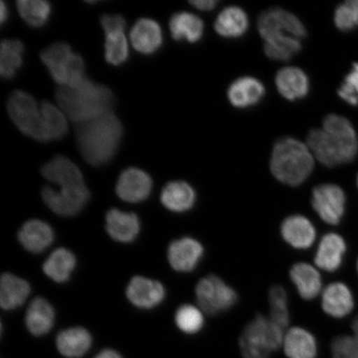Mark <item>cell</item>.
Wrapping results in <instances>:
<instances>
[{"label":"cell","mask_w":358,"mask_h":358,"mask_svg":"<svg viewBox=\"0 0 358 358\" xmlns=\"http://www.w3.org/2000/svg\"><path fill=\"white\" fill-rule=\"evenodd\" d=\"M308 146L322 164L329 168L339 166L355 160L358 141L355 128L341 115H329L324 120L323 129L308 133Z\"/></svg>","instance_id":"6da1fadb"},{"label":"cell","mask_w":358,"mask_h":358,"mask_svg":"<svg viewBox=\"0 0 358 358\" xmlns=\"http://www.w3.org/2000/svg\"><path fill=\"white\" fill-rule=\"evenodd\" d=\"M123 132L122 122L112 111L79 124L76 134L80 155L92 166L108 164L117 153Z\"/></svg>","instance_id":"7a4b0ae2"},{"label":"cell","mask_w":358,"mask_h":358,"mask_svg":"<svg viewBox=\"0 0 358 358\" xmlns=\"http://www.w3.org/2000/svg\"><path fill=\"white\" fill-rule=\"evenodd\" d=\"M56 100L66 117L79 124L111 111L115 98L108 87L85 77L71 86L58 88Z\"/></svg>","instance_id":"3957f363"},{"label":"cell","mask_w":358,"mask_h":358,"mask_svg":"<svg viewBox=\"0 0 358 358\" xmlns=\"http://www.w3.org/2000/svg\"><path fill=\"white\" fill-rule=\"evenodd\" d=\"M315 159L310 148L293 138H283L272 151L271 170L284 185L296 187L310 176Z\"/></svg>","instance_id":"277c9868"},{"label":"cell","mask_w":358,"mask_h":358,"mask_svg":"<svg viewBox=\"0 0 358 358\" xmlns=\"http://www.w3.org/2000/svg\"><path fill=\"white\" fill-rule=\"evenodd\" d=\"M286 331L263 315H257L245 327L240 336V349L244 358H270L283 346Z\"/></svg>","instance_id":"5b68a950"},{"label":"cell","mask_w":358,"mask_h":358,"mask_svg":"<svg viewBox=\"0 0 358 358\" xmlns=\"http://www.w3.org/2000/svg\"><path fill=\"white\" fill-rule=\"evenodd\" d=\"M40 57L52 78L61 87L71 86L86 77L83 58L73 52L69 44L53 43L43 49Z\"/></svg>","instance_id":"8992f818"},{"label":"cell","mask_w":358,"mask_h":358,"mask_svg":"<svg viewBox=\"0 0 358 358\" xmlns=\"http://www.w3.org/2000/svg\"><path fill=\"white\" fill-rule=\"evenodd\" d=\"M7 110L12 122L21 133L43 143L41 106L38 105L33 96L17 90L8 97Z\"/></svg>","instance_id":"52a82bcc"},{"label":"cell","mask_w":358,"mask_h":358,"mask_svg":"<svg viewBox=\"0 0 358 358\" xmlns=\"http://www.w3.org/2000/svg\"><path fill=\"white\" fill-rule=\"evenodd\" d=\"M195 294L199 307L209 315L229 310L238 301L236 291L215 275L201 278L196 285Z\"/></svg>","instance_id":"ba28073f"},{"label":"cell","mask_w":358,"mask_h":358,"mask_svg":"<svg viewBox=\"0 0 358 358\" xmlns=\"http://www.w3.org/2000/svg\"><path fill=\"white\" fill-rule=\"evenodd\" d=\"M312 207L322 221L331 227L343 223L348 211V196L335 183L317 185L312 192Z\"/></svg>","instance_id":"9c48e42d"},{"label":"cell","mask_w":358,"mask_h":358,"mask_svg":"<svg viewBox=\"0 0 358 358\" xmlns=\"http://www.w3.org/2000/svg\"><path fill=\"white\" fill-rule=\"evenodd\" d=\"M258 30L265 41L267 40L285 37L303 39L306 37L307 31L303 22L294 13L282 8H270L259 15Z\"/></svg>","instance_id":"30bf717a"},{"label":"cell","mask_w":358,"mask_h":358,"mask_svg":"<svg viewBox=\"0 0 358 358\" xmlns=\"http://www.w3.org/2000/svg\"><path fill=\"white\" fill-rule=\"evenodd\" d=\"M320 296L322 310L334 320H345L357 312L355 291L346 281L331 282L325 286Z\"/></svg>","instance_id":"8fae6325"},{"label":"cell","mask_w":358,"mask_h":358,"mask_svg":"<svg viewBox=\"0 0 358 358\" xmlns=\"http://www.w3.org/2000/svg\"><path fill=\"white\" fill-rule=\"evenodd\" d=\"M349 244L345 236L337 231H329L321 237L317 245L315 263L320 271L334 274L345 266Z\"/></svg>","instance_id":"7c38bea8"},{"label":"cell","mask_w":358,"mask_h":358,"mask_svg":"<svg viewBox=\"0 0 358 358\" xmlns=\"http://www.w3.org/2000/svg\"><path fill=\"white\" fill-rule=\"evenodd\" d=\"M41 194L48 208L62 217H73L78 214L90 199L87 185L60 190L46 186L42 189Z\"/></svg>","instance_id":"4fadbf2b"},{"label":"cell","mask_w":358,"mask_h":358,"mask_svg":"<svg viewBox=\"0 0 358 358\" xmlns=\"http://www.w3.org/2000/svg\"><path fill=\"white\" fill-rule=\"evenodd\" d=\"M153 181L146 172L138 168H128L120 174L115 192L119 198L129 203H138L149 198Z\"/></svg>","instance_id":"5bb4252c"},{"label":"cell","mask_w":358,"mask_h":358,"mask_svg":"<svg viewBox=\"0 0 358 358\" xmlns=\"http://www.w3.org/2000/svg\"><path fill=\"white\" fill-rule=\"evenodd\" d=\"M204 255V248L198 240L185 236L174 240L168 248V261L174 271L187 273L194 271Z\"/></svg>","instance_id":"9a60e30c"},{"label":"cell","mask_w":358,"mask_h":358,"mask_svg":"<svg viewBox=\"0 0 358 358\" xmlns=\"http://www.w3.org/2000/svg\"><path fill=\"white\" fill-rule=\"evenodd\" d=\"M166 291L158 280L136 276L129 282L127 289V296L133 306L150 310L159 306L164 301Z\"/></svg>","instance_id":"2e32d148"},{"label":"cell","mask_w":358,"mask_h":358,"mask_svg":"<svg viewBox=\"0 0 358 358\" xmlns=\"http://www.w3.org/2000/svg\"><path fill=\"white\" fill-rule=\"evenodd\" d=\"M42 176L61 189H75L86 186L80 169L64 155H57L41 169Z\"/></svg>","instance_id":"e0dca14e"},{"label":"cell","mask_w":358,"mask_h":358,"mask_svg":"<svg viewBox=\"0 0 358 358\" xmlns=\"http://www.w3.org/2000/svg\"><path fill=\"white\" fill-rule=\"evenodd\" d=\"M280 234L286 243L297 250H306L315 244L317 231L315 225L301 214L291 215L284 219Z\"/></svg>","instance_id":"ac0fdd59"},{"label":"cell","mask_w":358,"mask_h":358,"mask_svg":"<svg viewBox=\"0 0 358 358\" xmlns=\"http://www.w3.org/2000/svg\"><path fill=\"white\" fill-rule=\"evenodd\" d=\"M291 281L304 301H313L324 289L323 279L317 268L306 262L294 264L289 271Z\"/></svg>","instance_id":"d6986e66"},{"label":"cell","mask_w":358,"mask_h":358,"mask_svg":"<svg viewBox=\"0 0 358 358\" xmlns=\"http://www.w3.org/2000/svg\"><path fill=\"white\" fill-rule=\"evenodd\" d=\"M106 231L112 239L122 243H131L141 231V222L133 213L111 209L106 214Z\"/></svg>","instance_id":"ffe728a7"},{"label":"cell","mask_w":358,"mask_h":358,"mask_svg":"<svg viewBox=\"0 0 358 358\" xmlns=\"http://www.w3.org/2000/svg\"><path fill=\"white\" fill-rule=\"evenodd\" d=\"M134 49L145 55H153L163 44V33L160 25L150 19L138 20L134 24L131 34Z\"/></svg>","instance_id":"44dd1931"},{"label":"cell","mask_w":358,"mask_h":358,"mask_svg":"<svg viewBox=\"0 0 358 358\" xmlns=\"http://www.w3.org/2000/svg\"><path fill=\"white\" fill-rule=\"evenodd\" d=\"M17 237L26 250L41 253L55 241V232L48 223L32 219L22 225Z\"/></svg>","instance_id":"7402d4cb"},{"label":"cell","mask_w":358,"mask_h":358,"mask_svg":"<svg viewBox=\"0 0 358 358\" xmlns=\"http://www.w3.org/2000/svg\"><path fill=\"white\" fill-rule=\"evenodd\" d=\"M280 95L289 101L302 99L310 91V80L303 70L295 66L280 69L275 77Z\"/></svg>","instance_id":"603a6c76"},{"label":"cell","mask_w":358,"mask_h":358,"mask_svg":"<svg viewBox=\"0 0 358 358\" xmlns=\"http://www.w3.org/2000/svg\"><path fill=\"white\" fill-rule=\"evenodd\" d=\"M161 203L170 212L182 213L194 207L196 194L189 183L185 181H173L164 187L160 195Z\"/></svg>","instance_id":"cb8c5ba5"},{"label":"cell","mask_w":358,"mask_h":358,"mask_svg":"<svg viewBox=\"0 0 358 358\" xmlns=\"http://www.w3.org/2000/svg\"><path fill=\"white\" fill-rule=\"evenodd\" d=\"M265 87L256 78H241L235 80L228 89L227 97L232 106L246 108L257 104L265 96Z\"/></svg>","instance_id":"d4e9b609"},{"label":"cell","mask_w":358,"mask_h":358,"mask_svg":"<svg viewBox=\"0 0 358 358\" xmlns=\"http://www.w3.org/2000/svg\"><path fill=\"white\" fill-rule=\"evenodd\" d=\"M55 320V310L47 299L38 297L30 303L25 315V324L31 334L37 337L48 334Z\"/></svg>","instance_id":"484cf974"},{"label":"cell","mask_w":358,"mask_h":358,"mask_svg":"<svg viewBox=\"0 0 358 358\" xmlns=\"http://www.w3.org/2000/svg\"><path fill=\"white\" fill-rule=\"evenodd\" d=\"M289 358H316L317 344L315 336L301 327H294L286 332L283 343Z\"/></svg>","instance_id":"4316f807"},{"label":"cell","mask_w":358,"mask_h":358,"mask_svg":"<svg viewBox=\"0 0 358 358\" xmlns=\"http://www.w3.org/2000/svg\"><path fill=\"white\" fill-rule=\"evenodd\" d=\"M30 291V285L25 280L4 273L0 281V306L3 310H15L25 303Z\"/></svg>","instance_id":"83f0119b"},{"label":"cell","mask_w":358,"mask_h":358,"mask_svg":"<svg viewBox=\"0 0 358 358\" xmlns=\"http://www.w3.org/2000/svg\"><path fill=\"white\" fill-rule=\"evenodd\" d=\"M92 343L91 334L82 327L62 331L57 337V348L62 356L78 358L88 352Z\"/></svg>","instance_id":"f1b7e54d"},{"label":"cell","mask_w":358,"mask_h":358,"mask_svg":"<svg viewBox=\"0 0 358 358\" xmlns=\"http://www.w3.org/2000/svg\"><path fill=\"white\" fill-rule=\"evenodd\" d=\"M169 29L176 41L199 42L204 33V24L199 17L187 12L177 13L169 21Z\"/></svg>","instance_id":"f546056e"},{"label":"cell","mask_w":358,"mask_h":358,"mask_svg":"<svg viewBox=\"0 0 358 358\" xmlns=\"http://www.w3.org/2000/svg\"><path fill=\"white\" fill-rule=\"evenodd\" d=\"M214 26L217 33L224 38H238L248 29V17L243 8L229 6L219 13Z\"/></svg>","instance_id":"4dcf8cb0"},{"label":"cell","mask_w":358,"mask_h":358,"mask_svg":"<svg viewBox=\"0 0 358 358\" xmlns=\"http://www.w3.org/2000/svg\"><path fill=\"white\" fill-rule=\"evenodd\" d=\"M77 266L74 254L66 248H58L44 262V274L57 283H64L70 279Z\"/></svg>","instance_id":"1f68e13d"},{"label":"cell","mask_w":358,"mask_h":358,"mask_svg":"<svg viewBox=\"0 0 358 358\" xmlns=\"http://www.w3.org/2000/svg\"><path fill=\"white\" fill-rule=\"evenodd\" d=\"M40 106L43 118V143L62 140L69 132L66 115L60 108L48 101H43Z\"/></svg>","instance_id":"d6a6232c"},{"label":"cell","mask_w":358,"mask_h":358,"mask_svg":"<svg viewBox=\"0 0 358 358\" xmlns=\"http://www.w3.org/2000/svg\"><path fill=\"white\" fill-rule=\"evenodd\" d=\"M24 46L20 40L6 39L0 46V74L11 80L19 73L24 62Z\"/></svg>","instance_id":"836d02e7"},{"label":"cell","mask_w":358,"mask_h":358,"mask_svg":"<svg viewBox=\"0 0 358 358\" xmlns=\"http://www.w3.org/2000/svg\"><path fill=\"white\" fill-rule=\"evenodd\" d=\"M17 10L27 24L33 28H42L50 19L52 6L44 0H19Z\"/></svg>","instance_id":"e575fe53"},{"label":"cell","mask_w":358,"mask_h":358,"mask_svg":"<svg viewBox=\"0 0 358 358\" xmlns=\"http://www.w3.org/2000/svg\"><path fill=\"white\" fill-rule=\"evenodd\" d=\"M270 313L268 317L276 325L287 332L290 322L288 294L281 285H273L268 290Z\"/></svg>","instance_id":"d590c367"},{"label":"cell","mask_w":358,"mask_h":358,"mask_svg":"<svg viewBox=\"0 0 358 358\" xmlns=\"http://www.w3.org/2000/svg\"><path fill=\"white\" fill-rule=\"evenodd\" d=\"M301 48V40L290 36L267 40L264 45L266 55L276 61H288Z\"/></svg>","instance_id":"8d00e7d4"},{"label":"cell","mask_w":358,"mask_h":358,"mask_svg":"<svg viewBox=\"0 0 358 358\" xmlns=\"http://www.w3.org/2000/svg\"><path fill=\"white\" fill-rule=\"evenodd\" d=\"M174 320L179 330L187 334L199 333L204 326L203 311L192 304H183L179 307Z\"/></svg>","instance_id":"74e56055"},{"label":"cell","mask_w":358,"mask_h":358,"mask_svg":"<svg viewBox=\"0 0 358 358\" xmlns=\"http://www.w3.org/2000/svg\"><path fill=\"white\" fill-rule=\"evenodd\" d=\"M105 57L112 66H118L127 62L129 58V46L124 32L106 34Z\"/></svg>","instance_id":"f35d334b"},{"label":"cell","mask_w":358,"mask_h":358,"mask_svg":"<svg viewBox=\"0 0 358 358\" xmlns=\"http://www.w3.org/2000/svg\"><path fill=\"white\" fill-rule=\"evenodd\" d=\"M334 21L338 29L349 31L358 26V0H349L337 8Z\"/></svg>","instance_id":"ab89813d"},{"label":"cell","mask_w":358,"mask_h":358,"mask_svg":"<svg viewBox=\"0 0 358 358\" xmlns=\"http://www.w3.org/2000/svg\"><path fill=\"white\" fill-rule=\"evenodd\" d=\"M333 358H358V335H338L331 343Z\"/></svg>","instance_id":"60d3db41"},{"label":"cell","mask_w":358,"mask_h":358,"mask_svg":"<svg viewBox=\"0 0 358 358\" xmlns=\"http://www.w3.org/2000/svg\"><path fill=\"white\" fill-rule=\"evenodd\" d=\"M338 96L352 106L358 105V64H353L352 69L345 78Z\"/></svg>","instance_id":"b9f144b4"},{"label":"cell","mask_w":358,"mask_h":358,"mask_svg":"<svg viewBox=\"0 0 358 358\" xmlns=\"http://www.w3.org/2000/svg\"><path fill=\"white\" fill-rule=\"evenodd\" d=\"M101 24L106 34L124 32L127 21L120 15H105L101 17Z\"/></svg>","instance_id":"7bdbcfd3"},{"label":"cell","mask_w":358,"mask_h":358,"mask_svg":"<svg viewBox=\"0 0 358 358\" xmlns=\"http://www.w3.org/2000/svg\"><path fill=\"white\" fill-rule=\"evenodd\" d=\"M192 6L201 11H210L216 8L218 2L216 0H195L189 2Z\"/></svg>","instance_id":"ee69618b"},{"label":"cell","mask_w":358,"mask_h":358,"mask_svg":"<svg viewBox=\"0 0 358 358\" xmlns=\"http://www.w3.org/2000/svg\"><path fill=\"white\" fill-rule=\"evenodd\" d=\"M94 358H122V357L117 352L111 350V349H105Z\"/></svg>","instance_id":"f6af8a7d"},{"label":"cell","mask_w":358,"mask_h":358,"mask_svg":"<svg viewBox=\"0 0 358 358\" xmlns=\"http://www.w3.org/2000/svg\"><path fill=\"white\" fill-rule=\"evenodd\" d=\"M10 16V11L7 4L3 1L1 2V8H0V19H1V24L3 25L8 20Z\"/></svg>","instance_id":"bcb514c9"},{"label":"cell","mask_w":358,"mask_h":358,"mask_svg":"<svg viewBox=\"0 0 358 358\" xmlns=\"http://www.w3.org/2000/svg\"><path fill=\"white\" fill-rule=\"evenodd\" d=\"M355 272H356L357 283H358V256H357V257L356 259V261H355Z\"/></svg>","instance_id":"7dc6e473"},{"label":"cell","mask_w":358,"mask_h":358,"mask_svg":"<svg viewBox=\"0 0 358 358\" xmlns=\"http://www.w3.org/2000/svg\"><path fill=\"white\" fill-rule=\"evenodd\" d=\"M356 189L358 192V173L357 174V177H356Z\"/></svg>","instance_id":"c3c4849f"}]
</instances>
